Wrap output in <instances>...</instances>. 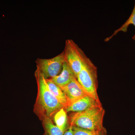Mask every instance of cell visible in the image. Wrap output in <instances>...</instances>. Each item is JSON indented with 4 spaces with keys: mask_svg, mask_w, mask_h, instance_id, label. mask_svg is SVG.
<instances>
[{
    "mask_svg": "<svg viewBox=\"0 0 135 135\" xmlns=\"http://www.w3.org/2000/svg\"><path fill=\"white\" fill-rule=\"evenodd\" d=\"M35 77L37 85V95L33 107V112L42 120L47 117L52 120L55 114L64 107L55 97L49 89L46 80L36 69Z\"/></svg>",
    "mask_w": 135,
    "mask_h": 135,
    "instance_id": "obj_1",
    "label": "cell"
},
{
    "mask_svg": "<svg viewBox=\"0 0 135 135\" xmlns=\"http://www.w3.org/2000/svg\"><path fill=\"white\" fill-rule=\"evenodd\" d=\"M104 114L102 105L92 107L83 112L71 113L68 117V125L94 131L105 130L103 126Z\"/></svg>",
    "mask_w": 135,
    "mask_h": 135,
    "instance_id": "obj_2",
    "label": "cell"
},
{
    "mask_svg": "<svg viewBox=\"0 0 135 135\" xmlns=\"http://www.w3.org/2000/svg\"><path fill=\"white\" fill-rule=\"evenodd\" d=\"M77 79L89 95L101 104L97 92L98 86L97 68L89 58L85 61Z\"/></svg>",
    "mask_w": 135,
    "mask_h": 135,
    "instance_id": "obj_3",
    "label": "cell"
},
{
    "mask_svg": "<svg viewBox=\"0 0 135 135\" xmlns=\"http://www.w3.org/2000/svg\"><path fill=\"white\" fill-rule=\"evenodd\" d=\"M64 51L65 62L69 66L77 78L88 57L75 42L70 39L66 41Z\"/></svg>",
    "mask_w": 135,
    "mask_h": 135,
    "instance_id": "obj_4",
    "label": "cell"
},
{
    "mask_svg": "<svg viewBox=\"0 0 135 135\" xmlns=\"http://www.w3.org/2000/svg\"><path fill=\"white\" fill-rule=\"evenodd\" d=\"M64 51L58 55L50 59L37 58L35 61L37 70L46 79L59 75L62 71L64 62Z\"/></svg>",
    "mask_w": 135,
    "mask_h": 135,
    "instance_id": "obj_5",
    "label": "cell"
},
{
    "mask_svg": "<svg viewBox=\"0 0 135 135\" xmlns=\"http://www.w3.org/2000/svg\"><path fill=\"white\" fill-rule=\"evenodd\" d=\"M60 88L65 95L67 99V104L86 96L89 95L76 78L73 79L67 85Z\"/></svg>",
    "mask_w": 135,
    "mask_h": 135,
    "instance_id": "obj_6",
    "label": "cell"
},
{
    "mask_svg": "<svg viewBox=\"0 0 135 135\" xmlns=\"http://www.w3.org/2000/svg\"><path fill=\"white\" fill-rule=\"evenodd\" d=\"M102 105L89 95L81 98L67 104L64 108L68 112H83L92 107Z\"/></svg>",
    "mask_w": 135,
    "mask_h": 135,
    "instance_id": "obj_7",
    "label": "cell"
},
{
    "mask_svg": "<svg viewBox=\"0 0 135 135\" xmlns=\"http://www.w3.org/2000/svg\"><path fill=\"white\" fill-rule=\"evenodd\" d=\"M75 78L76 77L74 74L64 61L62 71L60 74L50 79L56 85L61 87L67 85Z\"/></svg>",
    "mask_w": 135,
    "mask_h": 135,
    "instance_id": "obj_8",
    "label": "cell"
},
{
    "mask_svg": "<svg viewBox=\"0 0 135 135\" xmlns=\"http://www.w3.org/2000/svg\"><path fill=\"white\" fill-rule=\"evenodd\" d=\"M46 80L51 92L60 103L65 107L67 104V99L60 87L54 83L50 79Z\"/></svg>",
    "mask_w": 135,
    "mask_h": 135,
    "instance_id": "obj_9",
    "label": "cell"
},
{
    "mask_svg": "<svg viewBox=\"0 0 135 135\" xmlns=\"http://www.w3.org/2000/svg\"><path fill=\"white\" fill-rule=\"evenodd\" d=\"M45 132L48 135H64L65 132L54 124L53 120L47 117H44L41 120Z\"/></svg>",
    "mask_w": 135,
    "mask_h": 135,
    "instance_id": "obj_10",
    "label": "cell"
},
{
    "mask_svg": "<svg viewBox=\"0 0 135 135\" xmlns=\"http://www.w3.org/2000/svg\"><path fill=\"white\" fill-rule=\"evenodd\" d=\"M67 113L64 108H62L55 114L53 118V121L56 126L64 132L67 130L68 125Z\"/></svg>",
    "mask_w": 135,
    "mask_h": 135,
    "instance_id": "obj_11",
    "label": "cell"
},
{
    "mask_svg": "<svg viewBox=\"0 0 135 135\" xmlns=\"http://www.w3.org/2000/svg\"><path fill=\"white\" fill-rule=\"evenodd\" d=\"M130 25H133L135 27V2L134 7L133 11H132L129 18H128L126 22L120 28L115 30L114 32L110 36L107 37L105 39V41L108 42L114 36H115L119 32H126L127 31L128 27ZM132 39L135 41V34L132 38Z\"/></svg>",
    "mask_w": 135,
    "mask_h": 135,
    "instance_id": "obj_12",
    "label": "cell"
},
{
    "mask_svg": "<svg viewBox=\"0 0 135 135\" xmlns=\"http://www.w3.org/2000/svg\"><path fill=\"white\" fill-rule=\"evenodd\" d=\"M73 135H106V130L94 131L72 126Z\"/></svg>",
    "mask_w": 135,
    "mask_h": 135,
    "instance_id": "obj_13",
    "label": "cell"
},
{
    "mask_svg": "<svg viewBox=\"0 0 135 135\" xmlns=\"http://www.w3.org/2000/svg\"><path fill=\"white\" fill-rule=\"evenodd\" d=\"M64 135H73L72 126H69L68 129L65 132Z\"/></svg>",
    "mask_w": 135,
    "mask_h": 135,
    "instance_id": "obj_14",
    "label": "cell"
},
{
    "mask_svg": "<svg viewBox=\"0 0 135 135\" xmlns=\"http://www.w3.org/2000/svg\"><path fill=\"white\" fill-rule=\"evenodd\" d=\"M43 135H48L47 133H46V132H44V134H43Z\"/></svg>",
    "mask_w": 135,
    "mask_h": 135,
    "instance_id": "obj_15",
    "label": "cell"
}]
</instances>
